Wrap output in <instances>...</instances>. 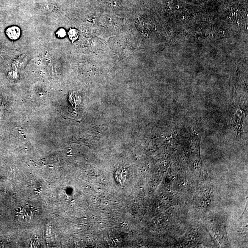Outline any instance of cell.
Wrapping results in <instances>:
<instances>
[{"label":"cell","instance_id":"1","mask_svg":"<svg viewBox=\"0 0 248 248\" xmlns=\"http://www.w3.org/2000/svg\"><path fill=\"white\" fill-rule=\"evenodd\" d=\"M20 29L18 27L12 26L8 28L6 30L7 35L11 39L15 40L20 37Z\"/></svg>","mask_w":248,"mask_h":248},{"label":"cell","instance_id":"2","mask_svg":"<svg viewBox=\"0 0 248 248\" xmlns=\"http://www.w3.org/2000/svg\"><path fill=\"white\" fill-rule=\"evenodd\" d=\"M69 37L72 41H75L79 37V34L77 30L75 29H71L69 33Z\"/></svg>","mask_w":248,"mask_h":248},{"label":"cell","instance_id":"3","mask_svg":"<svg viewBox=\"0 0 248 248\" xmlns=\"http://www.w3.org/2000/svg\"><path fill=\"white\" fill-rule=\"evenodd\" d=\"M56 34H58V37H64L66 35V32L65 29H61L58 31V32L56 33Z\"/></svg>","mask_w":248,"mask_h":248}]
</instances>
